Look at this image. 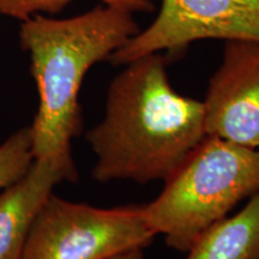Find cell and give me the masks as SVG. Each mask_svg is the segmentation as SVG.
<instances>
[{
	"mask_svg": "<svg viewBox=\"0 0 259 259\" xmlns=\"http://www.w3.org/2000/svg\"><path fill=\"white\" fill-rule=\"evenodd\" d=\"M77 178L72 157H40L0 191V259H22L31 227L54 187Z\"/></svg>",
	"mask_w": 259,
	"mask_h": 259,
	"instance_id": "52a82bcc",
	"label": "cell"
},
{
	"mask_svg": "<svg viewBox=\"0 0 259 259\" xmlns=\"http://www.w3.org/2000/svg\"><path fill=\"white\" fill-rule=\"evenodd\" d=\"M167 61L141 57L109 84L105 115L85 136L99 183L167 180L206 137L203 102L173 89Z\"/></svg>",
	"mask_w": 259,
	"mask_h": 259,
	"instance_id": "6da1fadb",
	"label": "cell"
},
{
	"mask_svg": "<svg viewBox=\"0 0 259 259\" xmlns=\"http://www.w3.org/2000/svg\"><path fill=\"white\" fill-rule=\"evenodd\" d=\"M155 236L143 205L102 209L52 194L31 227L22 259H108L147 247Z\"/></svg>",
	"mask_w": 259,
	"mask_h": 259,
	"instance_id": "277c9868",
	"label": "cell"
},
{
	"mask_svg": "<svg viewBox=\"0 0 259 259\" xmlns=\"http://www.w3.org/2000/svg\"><path fill=\"white\" fill-rule=\"evenodd\" d=\"M73 0H0V14L21 19L22 22L41 14H59ZM102 4L115 6L132 14H151L153 0H100Z\"/></svg>",
	"mask_w": 259,
	"mask_h": 259,
	"instance_id": "9c48e42d",
	"label": "cell"
},
{
	"mask_svg": "<svg viewBox=\"0 0 259 259\" xmlns=\"http://www.w3.org/2000/svg\"><path fill=\"white\" fill-rule=\"evenodd\" d=\"M34 160L31 130L27 126L0 145V191L23 177Z\"/></svg>",
	"mask_w": 259,
	"mask_h": 259,
	"instance_id": "30bf717a",
	"label": "cell"
},
{
	"mask_svg": "<svg viewBox=\"0 0 259 259\" xmlns=\"http://www.w3.org/2000/svg\"><path fill=\"white\" fill-rule=\"evenodd\" d=\"M108 259H144L143 248L142 247L130 248V250L120 252V253L113 255V257Z\"/></svg>",
	"mask_w": 259,
	"mask_h": 259,
	"instance_id": "8fae6325",
	"label": "cell"
},
{
	"mask_svg": "<svg viewBox=\"0 0 259 259\" xmlns=\"http://www.w3.org/2000/svg\"><path fill=\"white\" fill-rule=\"evenodd\" d=\"M202 40L259 42V0H162L156 18L109 61L120 66L162 52L176 57Z\"/></svg>",
	"mask_w": 259,
	"mask_h": 259,
	"instance_id": "5b68a950",
	"label": "cell"
},
{
	"mask_svg": "<svg viewBox=\"0 0 259 259\" xmlns=\"http://www.w3.org/2000/svg\"><path fill=\"white\" fill-rule=\"evenodd\" d=\"M259 193V149L206 136L143 205L145 220L169 247L187 252L206 229Z\"/></svg>",
	"mask_w": 259,
	"mask_h": 259,
	"instance_id": "3957f363",
	"label": "cell"
},
{
	"mask_svg": "<svg viewBox=\"0 0 259 259\" xmlns=\"http://www.w3.org/2000/svg\"><path fill=\"white\" fill-rule=\"evenodd\" d=\"M202 102L206 136L259 149V42H225Z\"/></svg>",
	"mask_w": 259,
	"mask_h": 259,
	"instance_id": "8992f818",
	"label": "cell"
},
{
	"mask_svg": "<svg viewBox=\"0 0 259 259\" xmlns=\"http://www.w3.org/2000/svg\"><path fill=\"white\" fill-rule=\"evenodd\" d=\"M186 259H259V193L197 239Z\"/></svg>",
	"mask_w": 259,
	"mask_h": 259,
	"instance_id": "ba28073f",
	"label": "cell"
},
{
	"mask_svg": "<svg viewBox=\"0 0 259 259\" xmlns=\"http://www.w3.org/2000/svg\"><path fill=\"white\" fill-rule=\"evenodd\" d=\"M139 30L135 14L105 4L71 18L35 15L23 21L19 42L38 93L30 126L35 158L72 157L71 142L82 130L84 77Z\"/></svg>",
	"mask_w": 259,
	"mask_h": 259,
	"instance_id": "7a4b0ae2",
	"label": "cell"
}]
</instances>
